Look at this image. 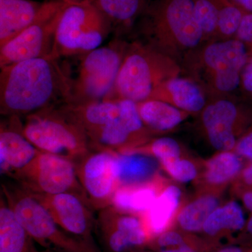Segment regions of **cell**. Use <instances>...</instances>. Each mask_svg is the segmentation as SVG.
I'll use <instances>...</instances> for the list:
<instances>
[{
  "mask_svg": "<svg viewBox=\"0 0 252 252\" xmlns=\"http://www.w3.org/2000/svg\"><path fill=\"white\" fill-rule=\"evenodd\" d=\"M52 56L0 68V112L21 117L70 102L73 78L69 67Z\"/></svg>",
  "mask_w": 252,
  "mask_h": 252,
  "instance_id": "obj_1",
  "label": "cell"
},
{
  "mask_svg": "<svg viewBox=\"0 0 252 252\" xmlns=\"http://www.w3.org/2000/svg\"><path fill=\"white\" fill-rule=\"evenodd\" d=\"M143 42L177 63L205 42L191 0H156L142 16Z\"/></svg>",
  "mask_w": 252,
  "mask_h": 252,
  "instance_id": "obj_2",
  "label": "cell"
},
{
  "mask_svg": "<svg viewBox=\"0 0 252 252\" xmlns=\"http://www.w3.org/2000/svg\"><path fill=\"white\" fill-rule=\"evenodd\" d=\"M248 59L246 48L238 39L208 41L186 55L180 66L185 77L213 98L236 95Z\"/></svg>",
  "mask_w": 252,
  "mask_h": 252,
  "instance_id": "obj_3",
  "label": "cell"
},
{
  "mask_svg": "<svg viewBox=\"0 0 252 252\" xmlns=\"http://www.w3.org/2000/svg\"><path fill=\"white\" fill-rule=\"evenodd\" d=\"M182 67L170 56L142 41L129 42L112 94L107 99H148L158 86L179 77Z\"/></svg>",
  "mask_w": 252,
  "mask_h": 252,
  "instance_id": "obj_4",
  "label": "cell"
},
{
  "mask_svg": "<svg viewBox=\"0 0 252 252\" xmlns=\"http://www.w3.org/2000/svg\"><path fill=\"white\" fill-rule=\"evenodd\" d=\"M22 130L25 137L41 152L72 161L90 153L85 130L63 104L27 116Z\"/></svg>",
  "mask_w": 252,
  "mask_h": 252,
  "instance_id": "obj_5",
  "label": "cell"
},
{
  "mask_svg": "<svg viewBox=\"0 0 252 252\" xmlns=\"http://www.w3.org/2000/svg\"><path fill=\"white\" fill-rule=\"evenodd\" d=\"M4 198L32 239L59 252H101L97 247L63 230L49 211L22 187L2 186Z\"/></svg>",
  "mask_w": 252,
  "mask_h": 252,
  "instance_id": "obj_6",
  "label": "cell"
},
{
  "mask_svg": "<svg viewBox=\"0 0 252 252\" xmlns=\"http://www.w3.org/2000/svg\"><path fill=\"white\" fill-rule=\"evenodd\" d=\"M129 42L116 37L107 45L82 55L77 77L73 78L71 104L108 99L114 86Z\"/></svg>",
  "mask_w": 252,
  "mask_h": 252,
  "instance_id": "obj_7",
  "label": "cell"
},
{
  "mask_svg": "<svg viewBox=\"0 0 252 252\" xmlns=\"http://www.w3.org/2000/svg\"><path fill=\"white\" fill-rule=\"evenodd\" d=\"M110 23L92 3H68L60 18L52 57L84 55L100 47Z\"/></svg>",
  "mask_w": 252,
  "mask_h": 252,
  "instance_id": "obj_8",
  "label": "cell"
},
{
  "mask_svg": "<svg viewBox=\"0 0 252 252\" xmlns=\"http://www.w3.org/2000/svg\"><path fill=\"white\" fill-rule=\"evenodd\" d=\"M198 116L210 145L217 152H233L237 141L252 124V101L237 95L208 98Z\"/></svg>",
  "mask_w": 252,
  "mask_h": 252,
  "instance_id": "obj_9",
  "label": "cell"
},
{
  "mask_svg": "<svg viewBox=\"0 0 252 252\" xmlns=\"http://www.w3.org/2000/svg\"><path fill=\"white\" fill-rule=\"evenodd\" d=\"M66 4L67 2L63 0L44 1L34 22L0 47V68L27 60L52 56L56 30Z\"/></svg>",
  "mask_w": 252,
  "mask_h": 252,
  "instance_id": "obj_10",
  "label": "cell"
},
{
  "mask_svg": "<svg viewBox=\"0 0 252 252\" xmlns=\"http://www.w3.org/2000/svg\"><path fill=\"white\" fill-rule=\"evenodd\" d=\"M20 186L32 193H74L86 198L78 179L74 161L49 153L40 152L30 165L12 176Z\"/></svg>",
  "mask_w": 252,
  "mask_h": 252,
  "instance_id": "obj_11",
  "label": "cell"
},
{
  "mask_svg": "<svg viewBox=\"0 0 252 252\" xmlns=\"http://www.w3.org/2000/svg\"><path fill=\"white\" fill-rule=\"evenodd\" d=\"M117 154L115 151L97 150L88 154L76 165L81 187L96 208L111 205L113 195L119 187Z\"/></svg>",
  "mask_w": 252,
  "mask_h": 252,
  "instance_id": "obj_12",
  "label": "cell"
},
{
  "mask_svg": "<svg viewBox=\"0 0 252 252\" xmlns=\"http://www.w3.org/2000/svg\"><path fill=\"white\" fill-rule=\"evenodd\" d=\"M30 192V191H28ZM49 211L57 224L69 234L93 245L94 220L86 206V199L79 194L47 195L32 193Z\"/></svg>",
  "mask_w": 252,
  "mask_h": 252,
  "instance_id": "obj_13",
  "label": "cell"
},
{
  "mask_svg": "<svg viewBox=\"0 0 252 252\" xmlns=\"http://www.w3.org/2000/svg\"><path fill=\"white\" fill-rule=\"evenodd\" d=\"M99 225L104 243L110 252H126L151 240L142 217L119 211L112 205L101 212Z\"/></svg>",
  "mask_w": 252,
  "mask_h": 252,
  "instance_id": "obj_14",
  "label": "cell"
},
{
  "mask_svg": "<svg viewBox=\"0 0 252 252\" xmlns=\"http://www.w3.org/2000/svg\"><path fill=\"white\" fill-rule=\"evenodd\" d=\"M9 117V123L1 124L0 165L1 174L13 176L26 168L41 152L23 135L19 117Z\"/></svg>",
  "mask_w": 252,
  "mask_h": 252,
  "instance_id": "obj_15",
  "label": "cell"
},
{
  "mask_svg": "<svg viewBox=\"0 0 252 252\" xmlns=\"http://www.w3.org/2000/svg\"><path fill=\"white\" fill-rule=\"evenodd\" d=\"M245 160L233 152H218L202 162L196 185L200 191L222 193L242 171Z\"/></svg>",
  "mask_w": 252,
  "mask_h": 252,
  "instance_id": "obj_16",
  "label": "cell"
},
{
  "mask_svg": "<svg viewBox=\"0 0 252 252\" xmlns=\"http://www.w3.org/2000/svg\"><path fill=\"white\" fill-rule=\"evenodd\" d=\"M149 99L163 101L191 115H198L208 100L207 94L197 83L190 78L180 76L158 86Z\"/></svg>",
  "mask_w": 252,
  "mask_h": 252,
  "instance_id": "obj_17",
  "label": "cell"
},
{
  "mask_svg": "<svg viewBox=\"0 0 252 252\" xmlns=\"http://www.w3.org/2000/svg\"><path fill=\"white\" fill-rule=\"evenodd\" d=\"M182 204L180 187L167 183L152 206L140 216L151 240L170 230Z\"/></svg>",
  "mask_w": 252,
  "mask_h": 252,
  "instance_id": "obj_18",
  "label": "cell"
},
{
  "mask_svg": "<svg viewBox=\"0 0 252 252\" xmlns=\"http://www.w3.org/2000/svg\"><path fill=\"white\" fill-rule=\"evenodd\" d=\"M44 4L33 0H0V47L31 26Z\"/></svg>",
  "mask_w": 252,
  "mask_h": 252,
  "instance_id": "obj_19",
  "label": "cell"
},
{
  "mask_svg": "<svg viewBox=\"0 0 252 252\" xmlns=\"http://www.w3.org/2000/svg\"><path fill=\"white\" fill-rule=\"evenodd\" d=\"M167 183L160 175L148 183L120 186L113 195L111 205L119 211L141 216L152 206Z\"/></svg>",
  "mask_w": 252,
  "mask_h": 252,
  "instance_id": "obj_20",
  "label": "cell"
},
{
  "mask_svg": "<svg viewBox=\"0 0 252 252\" xmlns=\"http://www.w3.org/2000/svg\"><path fill=\"white\" fill-rule=\"evenodd\" d=\"M94 4L110 23L117 37L132 29L149 5L147 0H94Z\"/></svg>",
  "mask_w": 252,
  "mask_h": 252,
  "instance_id": "obj_21",
  "label": "cell"
},
{
  "mask_svg": "<svg viewBox=\"0 0 252 252\" xmlns=\"http://www.w3.org/2000/svg\"><path fill=\"white\" fill-rule=\"evenodd\" d=\"M116 164L119 187L148 183L160 175L159 162L146 154L117 152Z\"/></svg>",
  "mask_w": 252,
  "mask_h": 252,
  "instance_id": "obj_22",
  "label": "cell"
},
{
  "mask_svg": "<svg viewBox=\"0 0 252 252\" xmlns=\"http://www.w3.org/2000/svg\"><path fill=\"white\" fill-rule=\"evenodd\" d=\"M136 103L144 125L153 134L173 130L191 116L188 112L158 99H148Z\"/></svg>",
  "mask_w": 252,
  "mask_h": 252,
  "instance_id": "obj_23",
  "label": "cell"
},
{
  "mask_svg": "<svg viewBox=\"0 0 252 252\" xmlns=\"http://www.w3.org/2000/svg\"><path fill=\"white\" fill-rule=\"evenodd\" d=\"M221 194L199 192L198 195L187 203L182 204L176 223L185 231H202L208 217L221 204Z\"/></svg>",
  "mask_w": 252,
  "mask_h": 252,
  "instance_id": "obj_24",
  "label": "cell"
},
{
  "mask_svg": "<svg viewBox=\"0 0 252 252\" xmlns=\"http://www.w3.org/2000/svg\"><path fill=\"white\" fill-rule=\"evenodd\" d=\"M31 237L4 198L0 205V252H36Z\"/></svg>",
  "mask_w": 252,
  "mask_h": 252,
  "instance_id": "obj_25",
  "label": "cell"
},
{
  "mask_svg": "<svg viewBox=\"0 0 252 252\" xmlns=\"http://www.w3.org/2000/svg\"><path fill=\"white\" fill-rule=\"evenodd\" d=\"M245 223L243 209L237 202L230 200L214 210L205 221L203 231L210 236H216L223 232L243 230Z\"/></svg>",
  "mask_w": 252,
  "mask_h": 252,
  "instance_id": "obj_26",
  "label": "cell"
},
{
  "mask_svg": "<svg viewBox=\"0 0 252 252\" xmlns=\"http://www.w3.org/2000/svg\"><path fill=\"white\" fill-rule=\"evenodd\" d=\"M120 154H142L155 158L160 165L185 156L183 147L172 137H161L149 140L140 147Z\"/></svg>",
  "mask_w": 252,
  "mask_h": 252,
  "instance_id": "obj_27",
  "label": "cell"
},
{
  "mask_svg": "<svg viewBox=\"0 0 252 252\" xmlns=\"http://www.w3.org/2000/svg\"><path fill=\"white\" fill-rule=\"evenodd\" d=\"M246 14L243 9L228 0H220L215 40L235 39L244 16Z\"/></svg>",
  "mask_w": 252,
  "mask_h": 252,
  "instance_id": "obj_28",
  "label": "cell"
},
{
  "mask_svg": "<svg viewBox=\"0 0 252 252\" xmlns=\"http://www.w3.org/2000/svg\"><path fill=\"white\" fill-rule=\"evenodd\" d=\"M205 41L215 40L220 0H191Z\"/></svg>",
  "mask_w": 252,
  "mask_h": 252,
  "instance_id": "obj_29",
  "label": "cell"
},
{
  "mask_svg": "<svg viewBox=\"0 0 252 252\" xmlns=\"http://www.w3.org/2000/svg\"><path fill=\"white\" fill-rule=\"evenodd\" d=\"M184 157L185 156L160 165L167 175L181 183L195 180L199 175L198 166L194 160Z\"/></svg>",
  "mask_w": 252,
  "mask_h": 252,
  "instance_id": "obj_30",
  "label": "cell"
},
{
  "mask_svg": "<svg viewBox=\"0 0 252 252\" xmlns=\"http://www.w3.org/2000/svg\"><path fill=\"white\" fill-rule=\"evenodd\" d=\"M233 152L245 161H252V124L237 141Z\"/></svg>",
  "mask_w": 252,
  "mask_h": 252,
  "instance_id": "obj_31",
  "label": "cell"
},
{
  "mask_svg": "<svg viewBox=\"0 0 252 252\" xmlns=\"http://www.w3.org/2000/svg\"><path fill=\"white\" fill-rule=\"evenodd\" d=\"M235 39L241 41L249 56H252V14L247 13L245 15Z\"/></svg>",
  "mask_w": 252,
  "mask_h": 252,
  "instance_id": "obj_32",
  "label": "cell"
},
{
  "mask_svg": "<svg viewBox=\"0 0 252 252\" xmlns=\"http://www.w3.org/2000/svg\"><path fill=\"white\" fill-rule=\"evenodd\" d=\"M232 185L233 192L236 195L244 190H252V161L245 164Z\"/></svg>",
  "mask_w": 252,
  "mask_h": 252,
  "instance_id": "obj_33",
  "label": "cell"
},
{
  "mask_svg": "<svg viewBox=\"0 0 252 252\" xmlns=\"http://www.w3.org/2000/svg\"><path fill=\"white\" fill-rule=\"evenodd\" d=\"M185 243L183 235L175 230H167L156 238V243L160 249L173 248Z\"/></svg>",
  "mask_w": 252,
  "mask_h": 252,
  "instance_id": "obj_34",
  "label": "cell"
},
{
  "mask_svg": "<svg viewBox=\"0 0 252 252\" xmlns=\"http://www.w3.org/2000/svg\"><path fill=\"white\" fill-rule=\"evenodd\" d=\"M240 91L247 98L252 101V56H249L241 73Z\"/></svg>",
  "mask_w": 252,
  "mask_h": 252,
  "instance_id": "obj_35",
  "label": "cell"
},
{
  "mask_svg": "<svg viewBox=\"0 0 252 252\" xmlns=\"http://www.w3.org/2000/svg\"><path fill=\"white\" fill-rule=\"evenodd\" d=\"M241 199L244 206L250 212H252V190H244L237 194Z\"/></svg>",
  "mask_w": 252,
  "mask_h": 252,
  "instance_id": "obj_36",
  "label": "cell"
},
{
  "mask_svg": "<svg viewBox=\"0 0 252 252\" xmlns=\"http://www.w3.org/2000/svg\"><path fill=\"white\" fill-rule=\"evenodd\" d=\"M159 252H197L195 249L187 243L182 244L173 248L160 249Z\"/></svg>",
  "mask_w": 252,
  "mask_h": 252,
  "instance_id": "obj_37",
  "label": "cell"
},
{
  "mask_svg": "<svg viewBox=\"0 0 252 252\" xmlns=\"http://www.w3.org/2000/svg\"><path fill=\"white\" fill-rule=\"evenodd\" d=\"M246 13L252 14V0H228Z\"/></svg>",
  "mask_w": 252,
  "mask_h": 252,
  "instance_id": "obj_38",
  "label": "cell"
},
{
  "mask_svg": "<svg viewBox=\"0 0 252 252\" xmlns=\"http://www.w3.org/2000/svg\"><path fill=\"white\" fill-rule=\"evenodd\" d=\"M216 252H243V251L241 248H238V247L231 246L221 249L220 251Z\"/></svg>",
  "mask_w": 252,
  "mask_h": 252,
  "instance_id": "obj_39",
  "label": "cell"
},
{
  "mask_svg": "<svg viewBox=\"0 0 252 252\" xmlns=\"http://www.w3.org/2000/svg\"><path fill=\"white\" fill-rule=\"evenodd\" d=\"M245 227L246 228L247 231L252 236V212L247 220Z\"/></svg>",
  "mask_w": 252,
  "mask_h": 252,
  "instance_id": "obj_40",
  "label": "cell"
},
{
  "mask_svg": "<svg viewBox=\"0 0 252 252\" xmlns=\"http://www.w3.org/2000/svg\"><path fill=\"white\" fill-rule=\"evenodd\" d=\"M68 3H92L94 4V0H63Z\"/></svg>",
  "mask_w": 252,
  "mask_h": 252,
  "instance_id": "obj_41",
  "label": "cell"
},
{
  "mask_svg": "<svg viewBox=\"0 0 252 252\" xmlns=\"http://www.w3.org/2000/svg\"></svg>",
  "mask_w": 252,
  "mask_h": 252,
  "instance_id": "obj_42",
  "label": "cell"
}]
</instances>
